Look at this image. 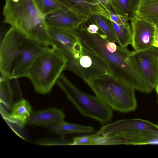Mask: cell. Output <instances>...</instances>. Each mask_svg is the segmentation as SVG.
Wrapping results in <instances>:
<instances>
[{
    "instance_id": "cell-16",
    "label": "cell",
    "mask_w": 158,
    "mask_h": 158,
    "mask_svg": "<svg viewBox=\"0 0 158 158\" xmlns=\"http://www.w3.org/2000/svg\"><path fill=\"white\" fill-rule=\"evenodd\" d=\"M135 15L156 26L158 24V0H139Z\"/></svg>"
},
{
    "instance_id": "cell-10",
    "label": "cell",
    "mask_w": 158,
    "mask_h": 158,
    "mask_svg": "<svg viewBox=\"0 0 158 158\" xmlns=\"http://www.w3.org/2000/svg\"><path fill=\"white\" fill-rule=\"evenodd\" d=\"M49 28L50 46L63 55L67 60L66 66L74 61L73 49L79 40L76 30Z\"/></svg>"
},
{
    "instance_id": "cell-7",
    "label": "cell",
    "mask_w": 158,
    "mask_h": 158,
    "mask_svg": "<svg viewBox=\"0 0 158 158\" xmlns=\"http://www.w3.org/2000/svg\"><path fill=\"white\" fill-rule=\"evenodd\" d=\"M56 83L82 115L92 118L102 124L111 120L112 109L97 96L89 95L81 91L63 73Z\"/></svg>"
},
{
    "instance_id": "cell-5",
    "label": "cell",
    "mask_w": 158,
    "mask_h": 158,
    "mask_svg": "<svg viewBox=\"0 0 158 158\" xmlns=\"http://www.w3.org/2000/svg\"><path fill=\"white\" fill-rule=\"evenodd\" d=\"M67 62L65 57L57 50L45 47L33 63L27 77L36 92L47 94L65 70Z\"/></svg>"
},
{
    "instance_id": "cell-25",
    "label": "cell",
    "mask_w": 158,
    "mask_h": 158,
    "mask_svg": "<svg viewBox=\"0 0 158 158\" xmlns=\"http://www.w3.org/2000/svg\"><path fill=\"white\" fill-rule=\"evenodd\" d=\"M87 31L89 33L93 34L97 33L100 31L98 26L95 24L91 23L86 26Z\"/></svg>"
},
{
    "instance_id": "cell-9",
    "label": "cell",
    "mask_w": 158,
    "mask_h": 158,
    "mask_svg": "<svg viewBox=\"0 0 158 158\" xmlns=\"http://www.w3.org/2000/svg\"><path fill=\"white\" fill-rule=\"evenodd\" d=\"M131 56L141 76L148 85L155 89L158 81V48L131 51Z\"/></svg>"
},
{
    "instance_id": "cell-6",
    "label": "cell",
    "mask_w": 158,
    "mask_h": 158,
    "mask_svg": "<svg viewBox=\"0 0 158 158\" xmlns=\"http://www.w3.org/2000/svg\"><path fill=\"white\" fill-rule=\"evenodd\" d=\"M87 84L96 96L112 109L127 113L136 109L135 90L112 75L92 80Z\"/></svg>"
},
{
    "instance_id": "cell-29",
    "label": "cell",
    "mask_w": 158,
    "mask_h": 158,
    "mask_svg": "<svg viewBox=\"0 0 158 158\" xmlns=\"http://www.w3.org/2000/svg\"><path fill=\"white\" fill-rule=\"evenodd\" d=\"M157 95V102L158 103V81L155 89Z\"/></svg>"
},
{
    "instance_id": "cell-8",
    "label": "cell",
    "mask_w": 158,
    "mask_h": 158,
    "mask_svg": "<svg viewBox=\"0 0 158 158\" xmlns=\"http://www.w3.org/2000/svg\"><path fill=\"white\" fill-rule=\"evenodd\" d=\"M69 69V71L79 76L87 83L92 80L112 75L105 62L83 46L81 56L74 60Z\"/></svg>"
},
{
    "instance_id": "cell-26",
    "label": "cell",
    "mask_w": 158,
    "mask_h": 158,
    "mask_svg": "<svg viewBox=\"0 0 158 158\" xmlns=\"http://www.w3.org/2000/svg\"><path fill=\"white\" fill-rule=\"evenodd\" d=\"M103 8L108 12L112 11L108 4L107 0H98Z\"/></svg>"
},
{
    "instance_id": "cell-1",
    "label": "cell",
    "mask_w": 158,
    "mask_h": 158,
    "mask_svg": "<svg viewBox=\"0 0 158 158\" xmlns=\"http://www.w3.org/2000/svg\"><path fill=\"white\" fill-rule=\"evenodd\" d=\"M76 31L82 46L105 62L113 77L135 90L145 93L152 91L132 59L131 51L117 46L101 31L95 34L89 32L83 24Z\"/></svg>"
},
{
    "instance_id": "cell-4",
    "label": "cell",
    "mask_w": 158,
    "mask_h": 158,
    "mask_svg": "<svg viewBox=\"0 0 158 158\" xmlns=\"http://www.w3.org/2000/svg\"><path fill=\"white\" fill-rule=\"evenodd\" d=\"M2 15L4 23L40 44L50 46L45 16L38 10L33 0H6Z\"/></svg>"
},
{
    "instance_id": "cell-23",
    "label": "cell",
    "mask_w": 158,
    "mask_h": 158,
    "mask_svg": "<svg viewBox=\"0 0 158 158\" xmlns=\"http://www.w3.org/2000/svg\"><path fill=\"white\" fill-rule=\"evenodd\" d=\"M72 140L73 145H95V141L92 135L75 137Z\"/></svg>"
},
{
    "instance_id": "cell-3",
    "label": "cell",
    "mask_w": 158,
    "mask_h": 158,
    "mask_svg": "<svg viewBox=\"0 0 158 158\" xmlns=\"http://www.w3.org/2000/svg\"><path fill=\"white\" fill-rule=\"evenodd\" d=\"M95 145L158 144V125L140 119H122L92 135Z\"/></svg>"
},
{
    "instance_id": "cell-2",
    "label": "cell",
    "mask_w": 158,
    "mask_h": 158,
    "mask_svg": "<svg viewBox=\"0 0 158 158\" xmlns=\"http://www.w3.org/2000/svg\"><path fill=\"white\" fill-rule=\"evenodd\" d=\"M45 47L11 27L0 44L1 74L11 80L27 77L33 63Z\"/></svg>"
},
{
    "instance_id": "cell-20",
    "label": "cell",
    "mask_w": 158,
    "mask_h": 158,
    "mask_svg": "<svg viewBox=\"0 0 158 158\" xmlns=\"http://www.w3.org/2000/svg\"><path fill=\"white\" fill-rule=\"evenodd\" d=\"M113 12L124 17L128 20H131L135 16L129 0H107Z\"/></svg>"
},
{
    "instance_id": "cell-21",
    "label": "cell",
    "mask_w": 158,
    "mask_h": 158,
    "mask_svg": "<svg viewBox=\"0 0 158 158\" xmlns=\"http://www.w3.org/2000/svg\"><path fill=\"white\" fill-rule=\"evenodd\" d=\"M11 80L2 75L0 80V101L8 110L11 109L13 92L10 85Z\"/></svg>"
},
{
    "instance_id": "cell-14",
    "label": "cell",
    "mask_w": 158,
    "mask_h": 158,
    "mask_svg": "<svg viewBox=\"0 0 158 158\" xmlns=\"http://www.w3.org/2000/svg\"><path fill=\"white\" fill-rule=\"evenodd\" d=\"M11 113H8L1 108V114L8 123L22 129L27 124L28 119L32 112L30 104L26 100L23 99L13 105Z\"/></svg>"
},
{
    "instance_id": "cell-13",
    "label": "cell",
    "mask_w": 158,
    "mask_h": 158,
    "mask_svg": "<svg viewBox=\"0 0 158 158\" xmlns=\"http://www.w3.org/2000/svg\"><path fill=\"white\" fill-rule=\"evenodd\" d=\"M69 10L80 16L88 18L94 14L106 17V11L98 0H57Z\"/></svg>"
},
{
    "instance_id": "cell-24",
    "label": "cell",
    "mask_w": 158,
    "mask_h": 158,
    "mask_svg": "<svg viewBox=\"0 0 158 158\" xmlns=\"http://www.w3.org/2000/svg\"><path fill=\"white\" fill-rule=\"evenodd\" d=\"M109 13V19L117 24L124 23L128 21L126 18L118 15L112 11L110 12Z\"/></svg>"
},
{
    "instance_id": "cell-15",
    "label": "cell",
    "mask_w": 158,
    "mask_h": 158,
    "mask_svg": "<svg viewBox=\"0 0 158 158\" xmlns=\"http://www.w3.org/2000/svg\"><path fill=\"white\" fill-rule=\"evenodd\" d=\"M64 114L61 110L50 108L32 111L27 124L47 127L64 121Z\"/></svg>"
},
{
    "instance_id": "cell-30",
    "label": "cell",
    "mask_w": 158,
    "mask_h": 158,
    "mask_svg": "<svg viewBox=\"0 0 158 158\" xmlns=\"http://www.w3.org/2000/svg\"><path fill=\"white\" fill-rule=\"evenodd\" d=\"M156 26L157 27H158V24H157V25H156Z\"/></svg>"
},
{
    "instance_id": "cell-28",
    "label": "cell",
    "mask_w": 158,
    "mask_h": 158,
    "mask_svg": "<svg viewBox=\"0 0 158 158\" xmlns=\"http://www.w3.org/2000/svg\"><path fill=\"white\" fill-rule=\"evenodd\" d=\"M132 7L135 12L139 0H129Z\"/></svg>"
},
{
    "instance_id": "cell-17",
    "label": "cell",
    "mask_w": 158,
    "mask_h": 158,
    "mask_svg": "<svg viewBox=\"0 0 158 158\" xmlns=\"http://www.w3.org/2000/svg\"><path fill=\"white\" fill-rule=\"evenodd\" d=\"M52 132L59 135L62 139L64 135L72 133H90L93 132L94 128L88 126L71 123L64 121L47 127Z\"/></svg>"
},
{
    "instance_id": "cell-27",
    "label": "cell",
    "mask_w": 158,
    "mask_h": 158,
    "mask_svg": "<svg viewBox=\"0 0 158 158\" xmlns=\"http://www.w3.org/2000/svg\"><path fill=\"white\" fill-rule=\"evenodd\" d=\"M152 46L158 48V28L156 26Z\"/></svg>"
},
{
    "instance_id": "cell-12",
    "label": "cell",
    "mask_w": 158,
    "mask_h": 158,
    "mask_svg": "<svg viewBox=\"0 0 158 158\" xmlns=\"http://www.w3.org/2000/svg\"><path fill=\"white\" fill-rule=\"evenodd\" d=\"M48 27L76 30L89 18L80 16L68 9H61L45 16Z\"/></svg>"
},
{
    "instance_id": "cell-18",
    "label": "cell",
    "mask_w": 158,
    "mask_h": 158,
    "mask_svg": "<svg viewBox=\"0 0 158 158\" xmlns=\"http://www.w3.org/2000/svg\"><path fill=\"white\" fill-rule=\"evenodd\" d=\"M90 22L96 25L101 31L105 35L110 41L117 42L116 37L111 21L98 14H94L89 19Z\"/></svg>"
},
{
    "instance_id": "cell-22",
    "label": "cell",
    "mask_w": 158,
    "mask_h": 158,
    "mask_svg": "<svg viewBox=\"0 0 158 158\" xmlns=\"http://www.w3.org/2000/svg\"><path fill=\"white\" fill-rule=\"evenodd\" d=\"M33 1L38 10L45 16L60 9H67L57 0Z\"/></svg>"
},
{
    "instance_id": "cell-11",
    "label": "cell",
    "mask_w": 158,
    "mask_h": 158,
    "mask_svg": "<svg viewBox=\"0 0 158 158\" xmlns=\"http://www.w3.org/2000/svg\"><path fill=\"white\" fill-rule=\"evenodd\" d=\"M131 20V45L134 50H141L153 46L155 25L135 15Z\"/></svg>"
},
{
    "instance_id": "cell-19",
    "label": "cell",
    "mask_w": 158,
    "mask_h": 158,
    "mask_svg": "<svg viewBox=\"0 0 158 158\" xmlns=\"http://www.w3.org/2000/svg\"><path fill=\"white\" fill-rule=\"evenodd\" d=\"M111 21V20H110ZM117 42L122 47L127 48L132 42V31L128 21L120 24L111 21Z\"/></svg>"
}]
</instances>
